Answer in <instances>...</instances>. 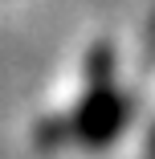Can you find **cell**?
Returning <instances> with one entry per match:
<instances>
[{
	"label": "cell",
	"instance_id": "cell-1",
	"mask_svg": "<svg viewBox=\"0 0 155 159\" xmlns=\"http://www.w3.org/2000/svg\"><path fill=\"white\" fill-rule=\"evenodd\" d=\"M135 118V94L118 86V57L110 41L90 45L82 57V98L66 110L70 143L106 151Z\"/></svg>",
	"mask_w": 155,
	"mask_h": 159
},
{
	"label": "cell",
	"instance_id": "cell-2",
	"mask_svg": "<svg viewBox=\"0 0 155 159\" xmlns=\"http://www.w3.org/2000/svg\"><path fill=\"white\" fill-rule=\"evenodd\" d=\"M33 143H37V151H61V147L70 143L66 114H45V118L33 126Z\"/></svg>",
	"mask_w": 155,
	"mask_h": 159
},
{
	"label": "cell",
	"instance_id": "cell-3",
	"mask_svg": "<svg viewBox=\"0 0 155 159\" xmlns=\"http://www.w3.org/2000/svg\"><path fill=\"white\" fill-rule=\"evenodd\" d=\"M143 70H155V12L143 29Z\"/></svg>",
	"mask_w": 155,
	"mask_h": 159
}]
</instances>
